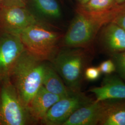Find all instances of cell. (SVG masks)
Here are the masks:
<instances>
[{
    "mask_svg": "<svg viewBox=\"0 0 125 125\" xmlns=\"http://www.w3.org/2000/svg\"><path fill=\"white\" fill-rule=\"evenodd\" d=\"M118 7L110 13L92 16L76 11L67 31L63 34L60 47L82 48L93 50V45L102 27L112 21Z\"/></svg>",
    "mask_w": 125,
    "mask_h": 125,
    "instance_id": "6da1fadb",
    "label": "cell"
},
{
    "mask_svg": "<svg viewBox=\"0 0 125 125\" xmlns=\"http://www.w3.org/2000/svg\"><path fill=\"white\" fill-rule=\"evenodd\" d=\"M45 64L25 50L11 74L10 80L27 108L43 85Z\"/></svg>",
    "mask_w": 125,
    "mask_h": 125,
    "instance_id": "7a4b0ae2",
    "label": "cell"
},
{
    "mask_svg": "<svg viewBox=\"0 0 125 125\" xmlns=\"http://www.w3.org/2000/svg\"><path fill=\"white\" fill-rule=\"evenodd\" d=\"M92 50L60 47L51 62L68 89L80 91L86 69L92 61Z\"/></svg>",
    "mask_w": 125,
    "mask_h": 125,
    "instance_id": "3957f363",
    "label": "cell"
},
{
    "mask_svg": "<svg viewBox=\"0 0 125 125\" xmlns=\"http://www.w3.org/2000/svg\"><path fill=\"white\" fill-rule=\"evenodd\" d=\"M25 50L34 58L51 62L60 48L63 34L49 23L32 25L18 34Z\"/></svg>",
    "mask_w": 125,
    "mask_h": 125,
    "instance_id": "277c9868",
    "label": "cell"
},
{
    "mask_svg": "<svg viewBox=\"0 0 125 125\" xmlns=\"http://www.w3.org/2000/svg\"><path fill=\"white\" fill-rule=\"evenodd\" d=\"M34 124L10 78L0 82V125Z\"/></svg>",
    "mask_w": 125,
    "mask_h": 125,
    "instance_id": "5b68a950",
    "label": "cell"
},
{
    "mask_svg": "<svg viewBox=\"0 0 125 125\" xmlns=\"http://www.w3.org/2000/svg\"><path fill=\"white\" fill-rule=\"evenodd\" d=\"M48 22L28 7H4L0 9V31L19 34L32 25Z\"/></svg>",
    "mask_w": 125,
    "mask_h": 125,
    "instance_id": "8992f818",
    "label": "cell"
},
{
    "mask_svg": "<svg viewBox=\"0 0 125 125\" xmlns=\"http://www.w3.org/2000/svg\"><path fill=\"white\" fill-rule=\"evenodd\" d=\"M93 101L81 90L71 91L67 96L61 98L54 104L40 123L45 125H62L77 109Z\"/></svg>",
    "mask_w": 125,
    "mask_h": 125,
    "instance_id": "52a82bcc",
    "label": "cell"
},
{
    "mask_svg": "<svg viewBox=\"0 0 125 125\" xmlns=\"http://www.w3.org/2000/svg\"><path fill=\"white\" fill-rule=\"evenodd\" d=\"M25 50L18 34L0 31V81L10 78Z\"/></svg>",
    "mask_w": 125,
    "mask_h": 125,
    "instance_id": "ba28073f",
    "label": "cell"
},
{
    "mask_svg": "<svg viewBox=\"0 0 125 125\" xmlns=\"http://www.w3.org/2000/svg\"><path fill=\"white\" fill-rule=\"evenodd\" d=\"M100 33V43L104 51L111 55L125 51V30L116 23L104 25Z\"/></svg>",
    "mask_w": 125,
    "mask_h": 125,
    "instance_id": "9c48e42d",
    "label": "cell"
},
{
    "mask_svg": "<svg viewBox=\"0 0 125 125\" xmlns=\"http://www.w3.org/2000/svg\"><path fill=\"white\" fill-rule=\"evenodd\" d=\"M89 91L94 94L97 102L125 99V82L119 76L106 75L100 87L91 88Z\"/></svg>",
    "mask_w": 125,
    "mask_h": 125,
    "instance_id": "30bf717a",
    "label": "cell"
},
{
    "mask_svg": "<svg viewBox=\"0 0 125 125\" xmlns=\"http://www.w3.org/2000/svg\"><path fill=\"white\" fill-rule=\"evenodd\" d=\"M61 97L48 91L42 86L27 107L34 124L41 123L50 108Z\"/></svg>",
    "mask_w": 125,
    "mask_h": 125,
    "instance_id": "8fae6325",
    "label": "cell"
},
{
    "mask_svg": "<svg viewBox=\"0 0 125 125\" xmlns=\"http://www.w3.org/2000/svg\"><path fill=\"white\" fill-rule=\"evenodd\" d=\"M99 125H125V99L101 101Z\"/></svg>",
    "mask_w": 125,
    "mask_h": 125,
    "instance_id": "7c38bea8",
    "label": "cell"
},
{
    "mask_svg": "<svg viewBox=\"0 0 125 125\" xmlns=\"http://www.w3.org/2000/svg\"><path fill=\"white\" fill-rule=\"evenodd\" d=\"M101 111V102L93 100L77 109L62 125H98Z\"/></svg>",
    "mask_w": 125,
    "mask_h": 125,
    "instance_id": "4fadbf2b",
    "label": "cell"
},
{
    "mask_svg": "<svg viewBox=\"0 0 125 125\" xmlns=\"http://www.w3.org/2000/svg\"><path fill=\"white\" fill-rule=\"evenodd\" d=\"M42 86L48 91L61 98L67 96L72 91L68 89L49 62H46Z\"/></svg>",
    "mask_w": 125,
    "mask_h": 125,
    "instance_id": "5bb4252c",
    "label": "cell"
},
{
    "mask_svg": "<svg viewBox=\"0 0 125 125\" xmlns=\"http://www.w3.org/2000/svg\"><path fill=\"white\" fill-rule=\"evenodd\" d=\"M29 6L44 19H57L61 16V9L57 0H29Z\"/></svg>",
    "mask_w": 125,
    "mask_h": 125,
    "instance_id": "9a60e30c",
    "label": "cell"
},
{
    "mask_svg": "<svg viewBox=\"0 0 125 125\" xmlns=\"http://www.w3.org/2000/svg\"><path fill=\"white\" fill-rule=\"evenodd\" d=\"M116 0H89L85 4L77 5L76 10L92 16L110 13L118 6Z\"/></svg>",
    "mask_w": 125,
    "mask_h": 125,
    "instance_id": "2e32d148",
    "label": "cell"
},
{
    "mask_svg": "<svg viewBox=\"0 0 125 125\" xmlns=\"http://www.w3.org/2000/svg\"><path fill=\"white\" fill-rule=\"evenodd\" d=\"M119 76L125 82V51L110 55Z\"/></svg>",
    "mask_w": 125,
    "mask_h": 125,
    "instance_id": "e0dca14e",
    "label": "cell"
},
{
    "mask_svg": "<svg viewBox=\"0 0 125 125\" xmlns=\"http://www.w3.org/2000/svg\"><path fill=\"white\" fill-rule=\"evenodd\" d=\"M112 22L116 23L125 30V2L119 5Z\"/></svg>",
    "mask_w": 125,
    "mask_h": 125,
    "instance_id": "ac0fdd59",
    "label": "cell"
},
{
    "mask_svg": "<svg viewBox=\"0 0 125 125\" xmlns=\"http://www.w3.org/2000/svg\"><path fill=\"white\" fill-rule=\"evenodd\" d=\"M98 67L101 73L105 75L111 74L116 71L115 63L111 58L101 62Z\"/></svg>",
    "mask_w": 125,
    "mask_h": 125,
    "instance_id": "d6986e66",
    "label": "cell"
},
{
    "mask_svg": "<svg viewBox=\"0 0 125 125\" xmlns=\"http://www.w3.org/2000/svg\"><path fill=\"white\" fill-rule=\"evenodd\" d=\"M101 74L98 67L88 66L85 70L84 79L91 81L96 80L98 79Z\"/></svg>",
    "mask_w": 125,
    "mask_h": 125,
    "instance_id": "ffe728a7",
    "label": "cell"
},
{
    "mask_svg": "<svg viewBox=\"0 0 125 125\" xmlns=\"http://www.w3.org/2000/svg\"><path fill=\"white\" fill-rule=\"evenodd\" d=\"M29 0H2V6L28 7Z\"/></svg>",
    "mask_w": 125,
    "mask_h": 125,
    "instance_id": "44dd1931",
    "label": "cell"
},
{
    "mask_svg": "<svg viewBox=\"0 0 125 125\" xmlns=\"http://www.w3.org/2000/svg\"><path fill=\"white\" fill-rule=\"evenodd\" d=\"M77 3V5H83L85 4L89 0H76Z\"/></svg>",
    "mask_w": 125,
    "mask_h": 125,
    "instance_id": "7402d4cb",
    "label": "cell"
},
{
    "mask_svg": "<svg viewBox=\"0 0 125 125\" xmlns=\"http://www.w3.org/2000/svg\"><path fill=\"white\" fill-rule=\"evenodd\" d=\"M116 1L118 5H121L125 3V0H116Z\"/></svg>",
    "mask_w": 125,
    "mask_h": 125,
    "instance_id": "603a6c76",
    "label": "cell"
},
{
    "mask_svg": "<svg viewBox=\"0 0 125 125\" xmlns=\"http://www.w3.org/2000/svg\"><path fill=\"white\" fill-rule=\"evenodd\" d=\"M2 0H0V9L2 7Z\"/></svg>",
    "mask_w": 125,
    "mask_h": 125,
    "instance_id": "cb8c5ba5",
    "label": "cell"
},
{
    "mask_svg": "<svg viewBox=\"0 0 125 125\" xmlns=\"http://www.w3.org/2000/svg\"></svg>",
    "mask_w": 125,
    "mask_h": 125,
    "instance_id": "d4e9b609",
    "label": "cell"
},
{
    "mask_svg": "<svg viewBox=\"0 0 125 125\" xmlns=\"http://www.w3.org/2000/svg\"></svg>",
    "mask_w": 125,
    "mask_h": 125,
    "instance_id": "484cf974",
    "label": "cell"
}]
</instances>
